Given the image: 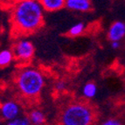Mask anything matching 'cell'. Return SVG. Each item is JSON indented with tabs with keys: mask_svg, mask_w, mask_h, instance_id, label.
Wrapping results in <instances>:
<instances>
[{
	"mask_svg": "<svg viewBox=\"0 0 125 125\" xmlns=\"http://www.w3.org/2000/svg\"><path fill=\"white\" fill-rule=\"evenodd\" d=\"M97 93V86L94 82H87L82 88V94L87 99H92L95 96Z\"/></svg>",
	"mask_w": 125,
	"mask_h": 125,
	"instance_id": "cell-11",
	"label": "cell"
},
{
	"mask_svg": "<svg viewBox=\"0 0 125 125\" xmlns=\"http://www.w3.org/2000/svg\"><path fill=\"white\" fill-rule=\"evenodd\" d=\"M20 114V106L14 101H7L0 105V118L4 121H11L19 117Z\"/></svg>",
	"mask_w": 125,
	"mask_h": 125,
	"instance_id": "cell-5",
	"label": "cell"
},
{
	"mask_svg": "<svg viewBox=\"0 0 125 125\" xmlns=\"http://www.w3.org/2000/svg\"><path fill=\"white\" fill-rule=\"evenodd\" d=\"M44 11L39 0H23L14 4L10 14L13 34L28 35L40 30L44 24Z\"/></svg>",
	"mask_w": 125,
	"mask_h": 125,
	"instance_id": "cell-1",
	"label": "cell"
},
{
	"mask_svg": "<svg viewBox=\"0 0 125 125\" xmlns=\"http://www.w3.org/2000/svg\"><path fill=\"white\" fill-rule=\"evenodd\" d=\"M67 88V82L64 81H58L54 84V89L57 92H63Z\"/></svg>",
	"mask_w": 125,
	"mask_h": 125,
	"instance_id": "cell-15",
	"label": "cell"
},
{
	"mask_svg": "<svg viewBox=\"0 0 125 125\" xmlns=\"http://www.w3.org/2000/svg\"><path fill=\"white\" fill-rule=\"evenodd\" d=\"M45 77L36 68H25L17 75L18 89L25 97L33 98L40 94L45 87Z\"/></svg>",
	"mask_w": 125,
	"mask_h": 125,
	"instance_id": "cell-3",
	"label": "cell"
},
{
	"mask_svg": "<svg viewBox=\"0 0 125 125\" xmlns=\"http://www.w3.org/2000/svg\"><path fill=\"white\" fill-rule=\"evenodd\" d=\"M28 119L31 125H43L46 122V115L44 112L40 109H33L29 113Z\"/></svg>",
	"mask_w": 125,
	"mask_h": 125,
	"instance_id": "cell-9",
	"label": "cell"
},
{
	"mask_svg": "<svg viewBox=\"0 0 125 125\" xmlns=\"http://www.w3.org/2000/svg\"><path fill=\"white\" fill-rule=\"evenodd\" d=\"M109 41H121L125 38V23L123 21H115L108 30Z\"/></svg>",
	"mask_w": 125,
	"mask_h": 125,
	"instance_id": "cell-6",
	"label": "cell"
},
{
	"mask_svg": "<svg viewBox=\"0 0 125 125\" xmlns=\"http://www.w3.org/2000/svg\"><path fill=\"white\" fill-rule=\"evenodd\" d=\"M35 48L30 40H19L13 46V54L20 62H28L33 58Z\"/></svg>",
	"mask_w": 125,
	"mask_h": 125,
	"instance_id": "cell-4",
	"label": "cell"
},
{
	"mask_svg": "<svg viewBox=\"0 0 125 125\" xmlns=\"http://www.w3.org/2000/svg\"><path fill=\"white\" fill-rule=\"evenodd\" d=\"M45 11H57L64 8L66 0H39Z\"/></svg>",
	"mask_w": 125,
	"mask_h": 125,
	"instance_id": "cell-8",
	"label": "cell"
},
{
	"mask_svg": "<svg viewBox=\"0 0 125 125\" xmlns=\"http://www.w3.org/2000/svg\"><path fill=\"white\" fill-rule=\"evenodd\" d=\"M99 125H125L120 118L117 117H109L102 121Z\"/></svg>",
	"mask_w": 125,
	"mask_h": 125,
	"instance_id": "cell-14",
	"label": "cell"
},
{
	"mask_svg": "<svg viewBox=\"0 0 125 125\" xmlns=\"http://www.w3.org/2000/svg\"><path fill=\"white\" fill-rule=\"evenodd\" d=\"M88 1H91V0H88Z\"/></svg>",
	"mask_w": 125,
	"mask_h": 125,
	"instance_id": "cell-19",
	"label": "cell"
},
{
	"mask_svg": "<svg viewBox=\"0 0 125 125\" xmlns=\"http://www.w3.org/2000/svg\"><path fill=\"white\" fill-rule=\"evenodd\" d=\"M14 59V54L11 50L4 49L0 51V67H6L10 64Z\"/></svg>",
	"mask_w": 125,
	"mask_h": 125,
	"instance_id": "cell-10",
	"label": "cell"
},
{
	"mask_svg": "<svg viewBox=\"0 0 125 125\" xmlns=\"http://www.w3.org/2000/svg\"><path fill=\"white\" fill-rule=\"evenodd\" d=\"M84 30H85V25L81 22H79L70 27V29L67 31V35L70 37H77L83 33Z\"/></svg>",
	"mask_w": 125,
	"mask_h": 125,
	"instance_id": "cell-12",
	"label": "cell"
},
{
	"mask_svg": "<svg viewBox=\"0 0 125 125\" xmlns=\"http://www.w3.org/2000/svg\"><path fill=\"white\" fill-rule=\"evenodd\" d=\"M124 110H125V102H124Z\"/></svg>",
	"mask_w": 125,
	"mask_h": 125,
	"instance_id": "cell-18",
	"label": "cell"
},
{
	"mask_svg": "<svg viewBox=\"0 0 125 125\" xmlns=\"http://www.w3.org/2000/svg\"><path fill=\"white\" fill-rule=\"evenodd\" d=\"M111 47L115 50H117L121 47V42L120 41H112L111 42Z\"/></svg>",
	"mask_w": 125,
	"mask_h": 125,
	"instance_id": "cell-16",
	"label": "cell"
},
{
	"mask_svg": "<svg viewBox=\"0 0 125 125\" xmlns=\"http://www.w3.org/2000/svg\"><path fill=\"white\" fill-rule=\"evenodd\" d=\"M6 125H31V123H30L28 117L19 116L11 121L7 122Z\"/></svg>",
	"mask_w": 125,
	"mask_h": 125,
	"instance_id": "cell-13",
	"label": "cell"
},
{
	"mask_svg": "<svg viewBox=\"0 0 125 125\" xmlns=\"http://www.w3.org/2000/svg\"><path fill=\"white\" fill-rule=\"evenodd\" d=\"M6 1H9V2H10L11 4H16V3L20 2V1H23V0H6Z\"/></svg>",
	"mask_w": 125,
	"mask_h": 125,
	"instance_id": "cell-17",
	"label": "cell"
},
{
	"mask_svg": "<svg viewBox=\"0 0 125 125\" xmlns=\"http://www.w3.org/2000/svg\"><path fill=\"white\" fill-rule=\"evenodd\" d=\"M96 117L97 113L90 104L75 102L63 108L60 121L61 125H93Z\"/></svg>",
	"mask_w": 125,
	"mask_h": 125,
	"instance_id": "cell-2",
	"label": "cell"
},
{
	"mask_svg": "<svg viewBox=\"0 0 125 125\" xmlns=\"http://www.w3.org/2000/svg\"><path fill=\"white\" fill-rule=\"evenodd\" d=\"M65 7L68 10L86 12L92 10L91 1L88 0H66Z\"/></svg>",
	"mask_w": 125,
	"mask_h": 125,
	"instance_id": "cell-7",
	"label": "cell"
}]
</instances>
